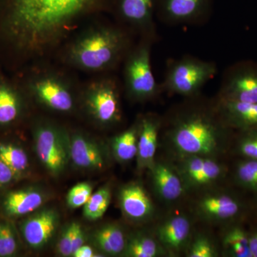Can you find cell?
<instances>
[{"instance_id":"cell-10","label":"cell","mask_w":257,"mask_h":257,"mask_svg":"<svg viewBox=\"0 0 257 257\" xmlns=\"http://www.w3.org/2000/svg\"><path fill=\"white\" fill-rule=\"evenodd\" d=\"M59 220L58 213L54 209H45L37 211L22 223L24 239L30 247H43L55 234Z\"/></svg>"},{"instance_id":"cell-6","label":"cell","mask_w":257,"mask_h":257,"mask_svg":"<svg viewBox=\"0 0 257 257\" xmlns=\"http://www.w3.org/2000/svg\"><path fill=\"white\" fill-rule=\"evenodd\" d=\"M35 144L42 165L52 175H60L70 160L68 135L53 125L40 124L35 131Z\"/></svg>"},{"instance_id":"cell-24","label":"cell","mask_w":257,"mask_h":257,"mask_svg":"<svg viewBox=\"0 0 257 257\" xmlns=\"http://www.w3.org/2000/svg\"><path fill=\"white\" fill-rule=\"evenodd\" d=\"M111 202V190L109 187H101L92 194L84 206L83 214L89 221H96L105 214Z\"/></svg>"},{"instance_id":"cell-39","label":"cell","mask_w":257,"mask_h":257,"mask_svg":"<svg viewBox=\"0 0 257 257\" xmlns=\"http://www.w3.org/2000/svg\"><path fill=\"white\" fill-rule=\"evenodd\" d=\"M1 225H2V224H0V228H1Z\"/></svg>"},{"instance_id":"cell-34","label":"cell","mask_w":257,"mask_h":257,"mask_svg":"<svg viewBox=\"0 0 257 257\" xmlns=\"http://www.w3.org/2000/svg\"><path fill=\"white\" fill-rule=\"evenodd\" d=\"M74 223H71L66 228L57 245L58 252L62 256H72Z\"/></svg>"},{"instance_id":"cell-4","label":"cell","mask_w":257,"mask_h":257,"mask_svg":"<svg viewBox=\"0 0 257 257\" xmlns=\"http://www.w3.org/2000/svg\"><path fill=\"white\" fill-rule=\"evenodd\" d=\"M217 72L214 62L185 57L171 62L167 68L163 87L174 94L194 97Z\"/></svg>"},{"instance_id":"cell-16","label":"cell","mask_w":257,"mask_h":257,"mask_svg":"<svg viewBox=\"0 0 257 257\" xmlns=\"http://www.w3.org/2000/svg\"><path fill=\"white\" fill-rule=\"evenodd\" d=\"M160 13L170 23H189L206 12L209 0H156Z\"/></svg>"},{"instance_id":"cell-31","label":"cell","mask_w":257,"mask_h":257,"mask_svg":"<svg viewBox=\"0 0 257 257\" xmlns=\"http://www.w3.org/2000/svg\"><path fill=\"white\" fill-rule=\"evenodd\" d=\"M18 248L14 231L8 224L1 225L0 228V256L14 255Z\"/></svg>"},{"instance_id":"cell-21","label":"cell","mask_w":257,"mask_h":257,"mask_svg":"<svg viewBox=\"0 0 257 257\" xmlns=\"http://www.w3.org/2000/svg\"><path fill=\"white\" fill-rule=\"evenodd\" d=\"M96 246L106 254L116 256L124 251L126 241L119 226L109 224L96 230L93 235Z\"/></svg>"},{"instance_id":"cell-33","label":"cell","mask_w":257,"mask_h":257,"mask_svg":"<svg viewBox=\"0 0 257 257\" xmlns=\"http://www.w3.org/2000/svg\"><path fill=\"white\" fill-rule=\"evenodd\" d=\"M187 256L189 257H214L215 249L209 239L199 236L191 245Z\"/></svg>"},{"instance_id":"cell-36","label":"cell","mask_w":257,"mask_h":257,"mask_svg":"<svg viewBox=\"0 0 257 257\" xmlns=\"http://www.w3.org/2000/svg\"><path fill=\"white\" fill-rule=\"evenodd\" d=\"M84 243V231L82 229L81 225L78 223H74V229L73 234V253L80 247Z\"/></svg>"},{"instance_id":"cell-13","label":"cell","mask_w":257,"mask_h":257,"mask_svg":"<svg viewBox=\"0 0 257 257\" xmlns=\"http://www.w3.org/2000/svg\"><path fill=\"white\" fill-rule=\"evenodd\" d=\"M121 211L131 220L143 221L150 219L154 212L153 204L143 186L132 183L120 191Z\"/></svg>"},{"instance_id":"cell-27","label":"cell","mask_w":257,"mask_h":257,"mask_svg":"<svg viewBox=\"0 0 257 257\" xmlns=\"http://www.w3.org/2000/svg\"><path fill=\"white\" fill-rule=\"evenodd\" d=\"M125 254L131 257H155L160 249L157 241L147 236H136L126 243Z\"/></svg>"},{"instance_id":"cell-37","label":"cell","mask_w":257,"mask_h":257,"mask_svg":"<svg viewBox=\"0 0 257 257\" xmlns=\"http://www.w3.org/2000/svg\"><path fill=\"white\" fill-rule=\"evenodd\" d=\"M94 250L91 246L83 244L74 251L72 256L74 257H93L95 256Z\"/></svg>"},{"instance_id":"cell-29","label":"cell","mask_w":257,"mask_h":257,"mask_svg":"<svg viewBox=\"0 0 257 257\" xmlns=\"http://www.w3.org/2000/svg\"><path fill=\"white\" fill-rule=\"evenodd\" d=\"M236 177L243 187L257 192V160L240 162L236 169Z\"/></svg>"},{"instance_id":"cell-26","label":"cell","mask_w":257,"mask_h":257,"mask_svg":"<svg viewBox=\"0 0 257 257\" xmlns=\"http://www.w3.org/2000/svg\"><path fill=\"white\" fill-rule=\"evenodd\" d=\"M0 159L14 171L17 176L28 170V155L21 147L12 144L0 145Z\"/></svg>"},{"instance_id":"cell-18","label":"cell","mask_w":257,"mask_h":257,"mask_svg":"<svg viewBox=\"0 0 257 257\" xmlns=\"http://www.w3.org/2000/svg\"><path fill=\"white\" fill-rule=\"evenodd\" d=\"M190 231L191 224L188 218L177 215L162 223L157 229V235L164 247L169 251L177 252L187 243Z\"/></svg>"},{"instance_id":"cell-12","label":"cell","mask_w":257,"mask_h":257,"mask_svg":"<svg viewBox=\"0 0 257 257\" xmlns=\"http://www.w3.org/2000/svg\"><path fill=\"white\" fill-rule=\"evenodd\" d=\"M219 116L226 126L242 132L257 130V103L224 100L216 103Z\"/></svg>"},{"instance_id":"cell-23","label":"cell","mask_w":257,"mask_h":257,"mask_svg":"<svg viewBox=\"0 0 257 257\" xmlns=\"http://www.w3.org/2000/svg\"><path fill=\"white\" fill-rule=\"evenodd\" d=\"M139 127L128 128L115 137L112 142L113 152L119 162H127L138 155Z\"/></svg>"},{"instance_id":"cell-22","label":"cell","mask_w":257,"mask_h":257,"mask_svg":"<svg viewBox=\"0 0 257 257\" xmlns=\"http://www.w3.org/2000/svg\"><path fill=\"white\" fill-rule=\"evenodd\" d=\"M20 110L21 101L16 89L7 82H0V125L13 123Z\"/></svg>"},{"instance_id":"cell-7","label":"cell","mask_w":257,"mask_h":257,"mask_svg":"<svg viewBox=\"0 0 257 257\" xmlns=\"http://www.w3.org/2000/svg\"><path fill=\"white\" fill-rule=\"evenodd\" d=\"M86 106L98 123L111 125L121 118L119 94L115 82L106 79L92 84L85 97Z\"/></svg>"},{"instance_id":"cell-17","label":"cell","mask_w":257,"mask_h":257,"mask_svg":"<svg viewBox=\"0 0 257 257\" xmlns=\"http://www.w3.org/2000/svg\"><path fill=\"white\" fill-rule=\"evenodd\" d=\"M160 121L153 116H147L139 126L138 163L139 168L151 170L155 165L158 143Z\"/></svg>"},{"instance_id":"cell-8","label":"cell","mask_w":257,"mask_h":257,"mask_svg":"<svg viewBox=\"0 0 257 257\" xmlns=\"http://www.w3.org/2000/svg\"><path fill=\"white\" fill-rule=\"evenodd\" d=\"M219 99L257 103V69L241 66L230 70L223 79Z\"/></svg>"},{"instance_id":"cell-2","label":"cell","mask_w":257,"mask_h":257,"mask_svg":"<svg viewBox=\"0 0 257 257\" xmlns=\"http://www.w3.org/2000/svg\"><path fill=\"white\" fill-rule=\"evenodd\" d=\"M226 124L216 104L211 109L192 106L173 116L168 136L177 151L184 156L214 157L220 152Z\"/></svg>"},{"instance_id":"cell-19","label":"cell","mask_w":257,"mask_h":257,"mask_svg":"<svg viewBox=\"0 0 257 257\" xmlns=\"http://www.w3.org/2000/svg\"><path fill=\"white\" fill-rule=\"evenodd\" d=\"M45 198L42 191L35 188L14 191L5 198L3 209L5 214L10 217H20L41 207Z\"/></svg>"},{"instance_id":"cell-25","label":"cell","mask_w":257,"mask_h":257,"mask_svg":"<svg viewBox=\"0 0 257 257\" xmlns=\"http://www.w3.org/2000/svg\"><path fill=\"white\" fill-rule=\"evenodd\" d=\"M225 249L235 257H252L249 248V237L240 228L230 229L223 239Z\"/></svg>"},{"instance_id":"cell-9","label":"cell","mask_w":257,"mask_h":257,"mask_svg":"<svg viewBox=\"0 0 257 257\" xmlns=\"http://www.w3.org/2000/svg\"><path fill=\"white\" fill-rule=\"evenodd\" d=\"M32 92L42 104L53 110L69 112L74 108V99L70 89L61 79L43 76L32 82Z\"/></svg>"},{"instance_id":"cell-3","label":"cell","mask_w":257,"mask_h":257,"mask_svg":"<svg viewBox=\"0 0 257 257\" xmlns=\"http://www.w3.org/2000/svg\"><path fill=\"white\" fill-rule=\"evenodd\" d=\"M127 45L126 35L118 29L100 28L79 37L69 51L71 62L79 68L102 71L117 63Z\"/></svg>"},{"instance_id":"cell-30","label":"cell","mask_w":257,"mask_h":257,"mask_svg":"<svg viewBox=\"0 0 257 257\" xmlns=\"http://www.w3.org/2000/svg\"><path fill=\"white\" fill-rule=\"evenodd\" d=\"M92 194V187L90 184L86 182L76 184L67 194V205L72 209L82 207L85 205Z\"/></svg>"},{"instance_id":"cell-5","label":"cell","mask_w":257,"mask_h":257,"mask_svg":"<svg viewBox=\"0 0 257 257\" xmlns=\"http://www.w3.org/2000/svg\"><path fill=\"white\" fill-rule=\"evenodd\" d=\"M151 39L145 38L128 56L125 83L128 95L138 101L155 97L160 90L151 66Z\"/></svg>"},{"instance_id":"cell-35","label":"cell","mask_w":257,"mask_h":257,"mask_svg":"<svg viewBox=\"0 0 257 257\" xmlns=\"http://www.w3.org/2000/svg\"><path fill=\"white\" fill-rule=\"evenodd\" d=\"M16 177L14 171L0 159V188L10 184Z\"/></svg>"},{"instance_id":"cell-14","label":"cell","mask_w":257,"mask_h":257,"mask_svg":"<svg viewBox=\"0 0 257 257\" xmlns=\"http://www.w3.org/2000/svg\"><path fill=\"white\" fill-rule=\"evenodd\" d=\"M199 215L211 221H224L237 215L240 204L237 200L221 193L208 194L201 198L197 203Z\"/></svg>"},{"instance_id":"cell-32","label":"cell","mask_w":257,"mask_h":257,"mask_svg":"<svg viewBox=\"0 0 257 257\" xmlns=\"http://www.w3.org/2000/svg\"><path fill=\"white\" fill-rule=\"evenodd\" d=\"M239 142V152L248 160H257V130L243 132Z\"/></svg>"},{"instance_id":"cell-20","label":"cell","mask_w":257,"mask_h":257,"mask_svg":"<svg viewBox=\"0 0 257 257\" xmlns=\"http://www.w3.org/2000/svg\"><path fill=\"white\" fill-rule=\"evenodd\" d=\"M151 170L154 187L162 199L172 202L183 194V181L172 167L158 162L155 164Z\"/></svg>"},{"instance_id":"cell-15","label":"cell","mask_w":257,"mask_h":257,"mask_svg":"<svg viewBox=\"0 0 257 257\" xmlns=\"http://www.w3.org/2000/svg\"><path fill=\"white\" fill-rule=\"evenodd\" d=\"M69 157L76 167L83 170H101L104 166L101 149L94 141L80 134L69 138Z\"/></svg>"},{"instance_id":"cell-28","label":"cell","mask_w":257,"mask_h":257,"mask_svg":"<svg viewBox=\"0 0 257 257\" xmlns=\"http://www.w3.org/2000/svg\"><path fill=\"white\" fill-rule=\"evenodd\" d=\"M223 175V167L214 159L209 157L201 170L185 178L192 186H204L218 180Z\"/></svg>"},{"instance_id":"cell-38","label":"cell","mask_w":257,"mask_h":257,"mask_svg":"<svg viewBox=\"0 0 257 257\" xmlns=\"http://www.w3.org/2000/svg\"><path fill=\"white\" fill-rule=\"evenodd\" d=\"M249 248L252 257H257V233L250 236Z\"/></svg>"},{"instance_id":"cell-1","label":"cell","mask_w":257,"mask_h":257,"mask_svg":"<svg viewBox=\"0 0 257 257\" xmlns=\"http://www.w3.org/2000/svg\"><path fill=\"white\" fill-rule=\"evenodd\" d=\"M98 0H0L5 36L18 50L35 52L57 42Z\"/></svg>"},{"instance_id":"cell-11","label":"cell","mask_w":257,"mask_h":257,"mask_svg":"<svg viewBox=\"0 0 257 257\" xmlns=\"http://www.w3.org/2000/svg\"><path fill=\"white\" fill-rule=\"evenodd\" d=\"M156 0H118L121 18L145 34L146 38L155 37L154 11Z\"/></svg>"}]
</instances>
